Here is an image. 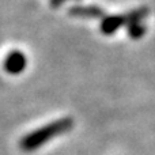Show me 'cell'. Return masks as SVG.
<instances>
[{
    "instance_id": "7a4b0ae2",
    "label": "cell",
    "mask_w": 155,
    "mask_h": 155,
    "mask_svg": "<svg viewBox=\"0 0 155 155\" xmlns=\"http://www.w3.org/2000/svg\"><path fill=\"white\" fill-rule=\"evenodd\" d=\"M148 14L147 8H140V10H135L125 15H114V16H107L101 22V31L104 34H113L117 31L121 26L124 25H132L142 22V19Z\"/></svg>"
},
{
    "instance_id": "6da1fadb",
    "label": "cell",
    "mask_w": 155,
    "mask_h": 155,
    "mask_svg": "<svg viewBox=\"0 0 155 155\" xmlns=\"http://www.w3.org/2000/svg\"><path fill=\"white\" fill-rule=\"evenodd\" d=\"M74 127L72 118H63V120H57L52 124L42 127V128L37 129V131L29 134L27 136H25L21 142V147L25 151H33L35 148L41 147L42 144H45L48 140L53 139V137L59 136L61 134L68 132Z\"/></svg>"
},
{
    "instance_id": "8992f818",
    "label": "cell",
    "mask_w": 155,
    "mask_h": 155,
    "mask_svg": "<svg viewBox=\"0 0 155 155\" xmlns=\"http://www.w3.org/2000/svg\"><path fill=\"white\" fill-rule=\"evenodd\" d=\"M64 2L65 0H51V5L52 7H59V5H61Z\"/></svg>"
},
{
    "instance_id": "3957f363",
    "label": "cell",
    "mask_w": 155,
    "mask_h": 155,
    "mask_svg": "<svg viewBox=\"0 0 155 155\" xmlns=\"http://www.w3.org/2000/svg\"><path fill=\"white\" fill-rule=\"evenodd\" d=\"M27 59L22 52L19 51H12L8 53V56L4 59V70L8 74H21L22 71L26 68Z\"/></svg>"
},
{
    "instance_id": "5b68a950",
    "label": "cell",
    "mask_w": 155,
    "mask_h": 155,
    "mask_svg": "<svg viewBox=\"0 0 155 155\" xmlns=\"http://www.w3.org/2000/svg\"><path fill=\"white\" fill-rule=\"evenodd\" d=\"M146 29L140 22L137 23H132V25H128V33L132 38H140L143 34H144Z\"/></svg>"
},
{
    "instance_id": "277c9868",
    "label": "cell",
    "mask_w": 155,
    "mask_h": 155,
    "mask_svg": "<svg viewBox=\"0 0 155 155\" xmlns=\"http://www.w3.org/2000/svg\"><path fill=\"white\" fill-rule=\"evenodd\" d=\"M70 14L74 16H83V18H98L104 15V11L95 5H75L70 10Z\"/></svg>"
}]
</instances>
